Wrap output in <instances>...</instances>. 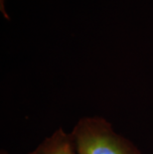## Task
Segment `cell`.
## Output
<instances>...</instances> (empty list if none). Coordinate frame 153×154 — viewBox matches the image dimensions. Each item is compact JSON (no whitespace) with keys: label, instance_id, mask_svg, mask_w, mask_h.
Wrapping results in <instances>:
<instances>
[{"label":"cell","instance_id":"obj_2","mask_svg":"<svg viewBox=\"0 0 153 154\" xmlns=\"http://www.w3.org/2000/svg\"><path fill=\"white\" fill-rule=\"evenodd\" d=\"M29 154H77L73 136L60 127Z\"/></svg>","mask_w":153,"mask_h":154},{"label":"cell","instance_id":"obj_1","mask_svg":"<svg viewBox=\"0 0 153 154\" xmlns=\"http://www.w3.org/2000/svg\"><path fill=\"white\" fill-rule=\"evenodd\" d=\"M71 134L77 154H141L134 143L116 133L102 116L82 117Z\"/></svg>","mask_w":153,"mask_h":154},{"label":"cell","instance_id":"obj_4","mask_svg":"<svg viewBox=\"0 0 153 154\" xmlns=\"http://www.w3.org/2000/svg\"><path fill=\"white\" fill-rule=\"evenodd\" d=\"M0 154H9L6 150H1V152H0Z\"/></svg>","mask_w":153,"mask_h":154},{"label":"cell","instance_id":"obj_3","mask_svg":"<svg viewBox=\"0 0 153 154\" xmlns=\"http://www.w3.org/2000/svg\"><path fill=\"white\" fill-rule=\"evenodd\" d=\"M0 11L2 12V14L4 15V17L7 19V20H9V16L8 14L6 13L5 11V7H4V0H0Z\"/></svg>","mask_w":153,"mask_h":154}]
</instances>
